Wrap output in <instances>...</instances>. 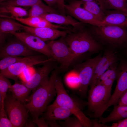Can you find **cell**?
Instances as JSON below:
<instances>
[{"label": "cell", "mask_w": 127, "mask_h": 127, "mask_svg": "<svg viewBox=\"0 0 127 127\" xmlns=\"http://www.w3.org/2000/svg\"><path fill=\"white\" fill-rule=\"evenodd\" d=\"M102 57L101 54H99L78 64L75 68L78 73L80 80V85L77 90L82 97L86 96L95 68Z\"/></svg>", "instance_id": "9c48e42d"}, {"label": "cell", "mask_w": 127, "mask_h": 127, "mask_svg": "<svg viewBox=\"0 0 127 127\" xmlns=\"http://www.w3.org/2000/svg\"><path fill=\"white\" fill-rule=\"evenodd\" d=\"M117 104L121 105L127 106V90L119 99Z\"/></svg>", "instance_id": "f35d334b"}, {"label": "cell", "mask_w": 127, "mask_h": 127, "mask_svg": "<svg viewBox=\"0 0 127 127\" xmlns=\"http://www.w3.org/2000/svg\"><path fill=\"white\" fill-rule=\"evenodd\" d=\"M23 30L39 38L45 42L54 40L60 37L65 36L72 32L71 30L61 31L48 27H35L22 24Z\"/></svg>", "instance_id": "5bb4252c"}, {"label": "cell", "mask_w": 127, "mask_h": 127, "mask_svg": "<svg viewBox=\"0 0 127 127\" xmlns=\"http://www.w3.org/2000/svg\"><path fill=\"white\" fill-rule=\"evenodd\" d=\"M118 70V76L115 89L108 103L102 111V114L110 106L117 104L121 97L127 90V63L122 61Z\"/></svg>", "instance_id": "4fadbf2b"}, {"label": "cell", "mask_w": 127, "mask_h": 127, "mask_svg": "<svg viewBox=\"0 0 127 127\" xmlns=\"http://www.w3.org/2000/svg\"><path fill=\"white\" fill-rule=\"evenodd\" d=\"M40 54L30 49L24 42L16 37V39L8 41L1 47L0 58L1 59L8 56L26 57Z\"/></svg>", "instance_id": "7c38bea8"}, {"label": "cell", "mask_w": 127, "mask_h": 127, "mask_svg": "<svg viewBox=\"0 0 127 127\" xmlns=\"http://www.w3.org/2000/svg\"><path fill=\"white\" fill-rule=\"evenodd\" d=\"M31 67L25 69L20 76H21L23 79V82H26L29 80L34 73L32 71Z\"/></svg>", "instance_id": "e575fe53"}, {"label": "cell", "mask_w": 127, "mask_h": 127, "mask_svg": "<svg viewBox=\"0 0 127 127\" xmlns=\"http://www.w3.org/2000/svg\"><path fill=\"white\" fill-rule=\"evenodd\" d=\"M12 85L7 78L0 73V97L4 100L9 87Z\"/></svg>", "instance_id": "1f68e13d"}, {"label": "cell", "mask_w": 127, "mask_h": 127, "mask_svg": "<svg viewBox=\"0 0 127 127\" xmlns=\"http://www.w3.org/2000/svg\"><path fill=\"white\" fill-rule=\"evenodd\" d=\"M64 38L77 59L86 53L96 52L101 48L91 35L86 31L71 32Z\"/></svg>", "instance_id": "3957f363"}, {"label": "cell", "mask_w": 127, "mask_h": 127, "mask_svg": "<svg viewBox=\"0 0 127 127\" xmlns=\"http://www.w3.org/2000/svg\"><path fill=\"white\" fill-rule=\"evenodd\" d=\"M59 122V123L61 126L64 127H83L79 119L75 116L73 117H69L63 122Z\"/></svg>", "instance_id": "836d02e7"}, {"label": "cell", "mask_w": 127, "mask_h": 127, "mask_svg": "<svg viewBox=\"0 0 127 127\" xmlns=\"http://www.w3.org/2000/svg\"><path fill=\"white\" fill-rule=\"evenodd\" d=\"M93 127H108L105 124H103L99 122V121L98 120L97 118H95V119L92 120Z\"/></svg>", "instance_id": "7bdbcfd3"}, {"label": "cell", "mask_w": 127, "mask_h": 127, "mask_svg": "<svg viewBox=\"0 0 127 127\" xmlns=\"http://www.w3.org/2000/svg\"><path fill=\"white\" fill-rule=\"evenodd\" d=\"M127 118V106L117 104L107 117L99 118V122L103 124L111 122H117Z\"/></svg>", "instance_id": "d6986e66"}, {"label": "cell", "mask_w": 127, "mask_h": 127, "mask_svg": "<svg viewBox=\"0 0 127 127\" xmlns=\"http://www.w3.org/2000/svg\"><path fill=\"white\" fill-rule=\"evenodd\" d=\"M111 127H127V118L113 123Z\"/></svg>", "instance_id": "74e56055"}, {"label": "cell", "mask_w": 127, "mask_h": 127, "mask_svg": "<svg viewBox=\"0 0 127 127\" xmlns=\"http://www.w3.org/2000/svg\"><path fill=\"white\" fill-rule=\"evenodd\" d=\"M55 61H50L44 63L41 67L37 69L30 78L26 82H23L31 91H34L46 79L49 78L50 72L55 69Z\"/></svg>", "instance_id": "9a60e30c"}, {"label": "cell", "mask_w": 127, "mask_h": 127, "mask_svg": "<svg viewBox=\"0 0 127 127\" xmlns=\"http://www.w3.org/2000/svg\"><path fill=\"white\" fill-rule=\"evenodd\" d=\"M4 107L13 127H24L28 119L29 111L24 104L14 98L12 94H8L4 99Z\"/></svg>", "instance_id": "8992f818"}, {"label": "cell", "mask_w": 127, "mask_h": 127, "mask_svg": "<svg viewBox=\"0 0 127 127\" xmlns=\"http://www.w3.org/2000/svg\"><path fill=\"white\" fill-rule=\"evenodd\" d=\"M40 16L52 23L60 25H70L75 29L81 28L82 23L79 22L68 15H64L56 13H47Z\"/></svg>", "instance_id": "e0dca14e"}, {"label": "cell", "mask_w": 127, "mask_h": 127, "mask_svg": "<svg viewBox=\"0 0 127 127\" xmlns=\"http://www.w3.org/2000/svg\"><path fill=\"white\" fill-rule=\"evenodd\" d=\"M46 111L43 117L45 120H64L73 114L67 108L53 104L48 106Z\"/></svg>", "instance_id": "2e32d148"}, {"label": "cell", "mask_w": 127, "mask_h": 127, "mask_svg": "<svg viewBox=\"0 0 127 127\" xmlns=\"http://www.w3.org/2000/svg\"><path fill=\"white\" fill-rule=\"evenodd\" d=\"M36 124L33 120V119H28L24 125V127H36Z\"/></svg>", "instance_id": "ee69618b"}, {"label": "cell", "mask_w": 127, "mask_h": 127, "mask_svg": "<svg viewBox=\"0 0 127 127\" xmlns=\"http://www.w3.org/2000/svg\"><path fill=\"white\" fill-rule=\"evenodd\" d=\"M9 90L14 98L23 104L26 102L31 91L25 84L18 82L11 85Z\"/></svg>", "instance_id": "ffe728a7"}, {"label": "cell", "mask_w": 127, "mask_h": 127, "mask_svg": "<svg viewBox=\"0 0 127 127\" xmlns=\"http://www.w3.org/2000/svg\"><path fill=\"white\" fill-rule=\"evenodd\" d=\"M111 90L101 84L96 85L90 88L88 91L87 106L92 112L91 117L95 118L101 117V113L108 102L111 96Z\"/></svg>", "instance_id": "5b68a950"}, {"label": "cell", "mask_w": 127, "mask_h": 127, "mask_svg": "<svg viewBox=\"0 0 127 127\" xmlns=\"http://www.w3.org/2000/svg\"><path fill=\"white\" fill-rule=\"evenodd\" d=\"M117 68L116 62L112 64L98 78L96 85L101 84L109 78L111 79L114 81L117 79L118 76L119 72Z\"/></svg>", "instance_id": "4316f807"}, {"label": "cell", "mask_w": 127, "mask_h": 127, "mask_svg": "<svg viewBox=\"0 0 127 127\" xmlns=\"http://www.w3.org/2000/svg\"><path fill=\"white\" fill-rule=\"evenodd\" d=\"M82 6L99 20L103 22V21L105 14L97 2L95 1L86 2L82 1Z\"/></svg>", "instance_id": "cb8c5ba5"}, {"label": "cell", "mask_w": 127, "mask_h": 127, "mask_svg": "<svg viewBox=\"0 0 127 127\" xmlns=\"http://www.w3.org/2000/svg\"><path fill=\"white\" fill-rule=\"evenodd\" d=\"M33 120L39 127H48V124L43 117L39 118V117H33Z\"/></svg>", "instance_id": "d590c367"}, {"label": "cell", "mask_w": 127, "mask_h": 127, "mask_svg": "<svg viewBox=\"0 0 127 127\" xmlns=\"http://www.w3.org/2000/svg\"><path fill=\"white\" fill-rule=\"evenodd\" d=\"M55 86L56 97L53 104L67 108L73 114L77 117L82 123L83 127H93L92 120L87 117L82 110L87 102L77 101L69 96L67 93L61 80L58 75L55 80Z\"/></svg>", "instance_id": "7a4b0ae2"}, {"label": "cell", "mask_w": 127, "mask_h": 127, "mask_svg": "<svg viewBox=\"0 0 127 127\" xmlns=\"http://www.w3.org/2000/svg\"><path fill=\"white\" fill-rule=\"evenodd\" d=\"M83 1L86 2L95 1L97 2L99 5L102 9L104 11L107 8L103 0H81Z\"/></svg>", "instance_id": "60d3db41"}, {"label": "cell", "mask_w": 127, "mask_h": 127, "mask_svg": "<svg viewBox=\"0 0 127 127\" xmlns=\"http://www.w3.org/2000/svg\"><path fill=\"white\" fill-rule=\"evenodd\" d=\"M50 61L56 60L53 59H49L43 55L24 57L21 60L11 65L6 70L0 71V73L7 78L17 82L18 77L26 69L36 65L44 64Z\"/></svg>", "instance_id": "52a82bcc"}, {"label": "cell", "mask_w": 127, "mask_h": 127, "mask_svg": "<svg viewBox=\"0 0 127 127\" xmlns=\"http://www.w3.org/2000/svg\"><path fill=\"white\" fill-rule=\"evenodd\" d=\"M4 109V101L2 100L0 102V127H13Z\"/></svg>", "instance_id": "4dcf8cb0"}, {"label": "cell", "mask_w": 127, "mask_h": 127, "mask_svg": "<svg viewBox=\"0 0 127 127\" xmlns=\"http://www.w3.org/2000/svg\"><path fill=\"white\" fill-rule=\"evenodd\" d=\"M127 28L111 25L96 26V36L105 43L114 47H127Z\"/></svg>", "instance_id": "277c9868"}, {"label": "cell", "mask_w": 127, "mask_h": 127, "mask_svg": "<svg viewBox=\"0 0 127 127\" xmlns=\"http://www.w3.org/2000/svg\"><path fill=\"white\" fill-rule=\"evenodd\" d=\"M28 12V16H40L47 13H58V12L52 7L47 5L42 2L34 5Z\"/></svg>", "instance_id": "7402d4cb"}, {"label": "cell", "mask_w": 127, "mask_h": 127, "mask_svg": "<svg viewBox=\"0 0 127 127\" xmlns=\"http://www.w3.org/2000/svg\"><path fill=\"white\" fill-rule=\"evenodd\" d=\"M47 42L53 54L54 59L60 64L59 70H65L77 59L64 40V36L58 40Z\"/></svg>", "instance_id": "ba28073f"}, {"label": "cell", "mask_w": 127, "mask_h": 127, "mask_svg": "<svg viewBox=\"0 0 127 127\" xmlns=\"http://www.w3.org/2000/svg\"><path fill=\"white\" fill-rule=\"evenodd\" d=\"M23 57L8 56L3 58L0 61V71L6 70L11 65L21 60Z\"/></svg>", "instance_id": "f546056e"}, {"label": "cell", "mask_w": 127, "mask_h": 127, "mask_svg": "<svg viewBox=\"0 0 127 127\" xmlns=\"http://www.w3.org/2000/svg\"><path fill=\"white\" fill-rule=\"evenodd\" d=\"M114 81L112 79L109 78L103 81L101 84H103L108 89L111 90Z\"/></svg>", "instance_id": "ab89813d"}, {"label": "cell", "mask_w": 127, "mask_h": 127, "mask_svg": "<svg viewBox=\"0 0 127 127\" xmlns=\"http://www.w3.org/2000/svg\"><path fill=\"white\" fill-rule=\"evenodd\" d=\"M48 124L49 127H61L59 123H58L56 121L50 120H45Z\"/></svg>", "instance_id": "b9f144b4"}, {"label": "cell", "mask_w": 127, "mask_h": 127, "mask_svg": "<svg viewBox=\"0 0 127 127\" xmlns=\"http://www.w3.org/2000/svg\"><path fill=\"white\" fill-rule=\"evenodd\" d=\"M12 34L24 42L30 49L45 55L49 59H54L53 54L47 44L38 37L26 31L15 32Z\"/></svg>", "instance_id": "30bf717a"}, {"label": "cell", "mask_w": 127, "mask_h": 127, "mask_svg": "<svg viewBox=\"0 0 127 127\" xmlns=\"http://www.w3.org/2000/svg\"><path fill=\"white\" fill-rule=\"evenodd\" d=\"M9 0H0V3L4 2V1H8Z\"/></svg>", "instance_id": "bcb514c9"}, {"label": "cell", "mask_w": 127, "mask_h": 127, "mask_svg": "<svg viewBox=\"0 0 127 127\" xmlns=\"http://www.w3.org/2000/svg\"><path fill=\"white\" fill-rule=\"evenodd\" d=\"M41 0H10L0 3V7L13 6L18 7H31L41 2Z\"/></svg>", "instance_id": "83f0119b"}, {"label": "cell", "mask_w": 127, "mask_h": 127, "mask_svg": "<svg viewBox=\"0 0 127 127\" xmlns=\"http://www.w3.org/2000/svg\"><path fill=\"white\" fill-rule=\"evenodd\" d=\"M59 69L55 68L49 78L44 81L28 98L24 106L33 117H39L46 111L49 103L56 95L55 80Z\"/></svg>", "instance_id": "6da1fadb"}, {"label": "cell", "mask_w": 127, "mask_h": 127, "mask_svg": "<svg viewBox=\"0 0 127 127\" xmlns=\"http://www.w3.org/2000/svg\"><path fill=\"white\" fill-rule=\"evenodd\" d=\"M107 7L123 11L127 14V3L125 0H103Z\"/></svg>", "instance_id": "f1b7e54d"}, {"label": "cell", "mask_w": 127, "mask_h": 127, "mask_svg": "<svg viewBox=\"0 0 127 127\" xmlns=\"http://www.w3.org/2000/svg\"><path fill=\"white\" fill-rule=\"evenodd\" d=\"M114 53L111 51L105 52L97 64L95 68L93 76L89 85L90 88L95 86L100 71L107 62L114 56Z\"/></svg>", "instance_id": "603a6c76"}, {"label": "cell", "mask_w": 127, "mask_h": 127, "mask_svg": "<svg viewBox=\"0 0 127 127\" xmlns=\"http://www.w3.org/2000/svg\"><path fill=\"white\" fill-rule=\"evenodd\" d=\"M48 4L50 7L54 6L57 4L56 0H43Z\"/></svg>", "instance_id": "f6af8a7d"}, {"label": "cell", "mask_w": 127, "mask_h": 127, "mask_svg": "<svg viewBox=\"0 0 127 127\" xmlns=\"http://www.w3.org/2000/svg\"><path fill=\"white\" fill-rule=\"evenodd\" d=\"M0 10L1 13H10L15 18H23L28 16V12L27 10L20 7L13 6L0 7Z\"/></svg>", "instance_id": "d4e9b609"}, {"label": "cell", "mask_w": 127, "mask_h": 127, "mask_svg": "<svg viewBox=\"0 0 127 127\" xmlns=\"http://www.w3.org/2000/svg\"><path fill=\"white\" fill-rule=\"evenodd\" d=\"M41 16H28L26 18H17L15 19L26 25L35 27L36 25L44 19Z\"/></svg>", "instance_id": "d6a6232c"}, {"label": "cell", "mask_w": 127, "mask_h": 127, "mask_svg": "<svg viewBox=\"0 0 127 127\" xmlns=\"http://www.w3.org/2000/svg\"><path fill=\"white\" fill-rule=\"evenodd\" d=\"M57 5L60 14L66 15V12L65 8L64 0H56Z\"/></svg>", "instance_id": "8d00e7d4"}, {"label": "cell", "mask_w": 127, "mask_h": 127, "mask_svg": "<svg viewBox=\"0 0 127 127\" xmlns=\"http://www.w3.org/2000/svg\"><path fill=\"white\" fill-rule=\"evenodd\" d=\"M22 29H23L21 24L11 19L0 18V34H12Z\"/></svg>", "instance_id": "44dd1931"}, {"label": "cell", "mask_w": 127, "mask_h": 127, "mask_svg": "<svg viewBox=\"0 0 127 127\" xmlns=\"http://www.w3.org/2000/svg\"><path fill=\"white\" fill-rule=\"evenodd\" d=\"M65 81L69 88L73 89H78L80 84L78 73L74 68L67 73L65 77Z\"/></svg>", "instance_id": "484cf974"}, {"label": "cell", "mask_w": 127, "mask_h": 127, "mask_svg": "<svg viewBox=\"0 0 127 127\" xmlns=\"http://www.w3.org/2000/svg\"><path fill=\"white\" fill-rule=\"evenodd\" d=\"M103 21L105 25L127 28V14L119 10L110 11L105 14Z\"/></svg>", "instance_id": "ac0fdd59"}, {"label": "cell", "mask_w": 127, "mask_h": 127, "mask_svg": "<svg viewBox=\"0 0 127 127\" xmlns=\"http://www.w3.org/2000/svg\"><path fill=\"white\" fill-rule=\"evenodd\" d=\"M82 1L75 0L68 4H65L66 12L69 15L78 19L81 22L88 23L96 26L105 25L90 12L82 6Z\"/></svg>", "instance_id": "8fae6325"}]
</instances>
